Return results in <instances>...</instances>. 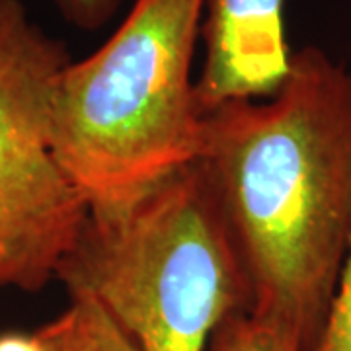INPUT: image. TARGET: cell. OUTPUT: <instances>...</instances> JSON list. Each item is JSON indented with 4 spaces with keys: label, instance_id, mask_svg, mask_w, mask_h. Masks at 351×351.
Here are the masks:
<instances>
[{
    "label": "cell",
    "instance_id": "7a4b0ae2",
    "mask_svg": "<svg viewBox=\"0 0 351 351\" xmlns=\"http://www.w3.org/2000/svg\"><path fill=\"white\" fill-rule=\"evenodd\" d=\"M205 0H133L92 55L61 71L51 151L88 209H113L197 160L193 76Z\"/></svg>",
    "mask_w": 351,
    "mask_h": 351
},
{
    "label": "cell",
    "instance_id": "8992f818",
    "mask_svg": "<svg viewBox=\"0 0 351 351\" xmlns=\"http://www.w3.org/2000/svg\"><path fill=\"white\" fill-rule=\"evenodd\" d=\"M34 336L45 351H141L112 316L84 295H71L63 313Z\"/></svg>",
    "mask_w": 351,
    "mask_h": 351
},
{
    "label": "cell",
    "instance_id": "ba28073f",
    "mask_svg": "<svg viewBox=\"0 0 351 351\" xmlns=\"http://www.w3.org/2000/svg\"><path fill=\"white\" fill-rule=\"evenodd\" d=\"M314 351H351V234L326 326Z\"/></svg>",
    "mask_w": 351,
    "mask_h": 351
},
{
    "label": "cell",
    "instance_id": "277c9868",
    "mask_svg": "<svg viewBox=\"0 0 351 351\" xmlns=\"http://www.w3.org/2000/svg\"><path fill=\"white\" fill-rule=\"evenodd\" d=\"M71 61L22 0H0V289L41 291L86 219L51 151V96Z\"/></svg>",
    "mask_w": 351,
    "mask_h": 351
},
{
    "label": "cell",
    "instance_id": "52a82bcc",
    "mask_svg": "<svg viewBox=\"0 0 351 351\" xmlns=\"http://www.w3.org/2000/svg\"><path fill=\"white\" fill-rule=\"evenodd\" d=\"M205 351H301V348L279 328L246 311H237L215 326Z\"/></svg>",
    "mask_w": 351,
    "mask_h": 351
},
{
    "label": "cell",
    "instance_id": "6da1fadb",
    "mask_svg": "<svg viewBox=\"0 0 351 351\" xmlns=\"http://www.w3.org/2000/svg\"><path fill=\"white\" fill-rule=\"evenodd\" d=\"M195 162L239 254L248 313L314 351L351 234V69L316 45L293 51L274 94L203 113Z\"/></svg>",
    "mask_w": 351,
    "mask_h": 351
},
{
    "label": "cell",
    "instance_id": "9c48e42d",
    "mask_svg": "<svg viewBox=\"0 0 351 351\" xmlns=\"http://www.w3.org/2000/svg\"><path fill=\"white\" fill-rule=\"evenodd\" d=\"M59 12L80 32H98L113 20L123 0H53Z\"/></svg>",
    "mask_w": 351,
    "mask_h": 351
},
{
    "label": "cell",
    "instance_id": "3957f363",
    "mask_svg": "<svg viewBox=\"0 0 351 351\" xmlns=\"http://www.w3.org/2000/svg\"><path fill=\"white\" fill-rule=\"evenodd\" d=\"M55 279L100 304L141 351H205L250 304L215 193L197 162L113 209H88Z\"/></svg>",
    "mask_w": 351,
    "mask_h": 351
},
{
    "label": "cell",
    "instance_id": "30bf717a",
    "mask_svg": "<svg viewBox=\"0 0 351 351\" xmlns=\"http://www.w3.org/2000/svg\"><path fill=\"white\" fill-rule=\"evenodd\" d=\"M0 351H45L36 336L4 334L0 336Z\"/></svg>",
    "mask_w": 351,
    "mask_h": 351
},
{
    "label": "cell",
    "instance_id": "5b68a950",
    "mask_svg": "<svg viewBox=\"0 0 351 351\" xmlns=\"http://www.w3.org/2000/svg\"><path fill=\"white\" fill-rule=\"evenodd\" d=\"M201 41V113L225 101L267 98L291 66L283 0H205Z\"/></svg>",
    "mask_w": 351,
    "mask_h": 351
}]
</instances>
